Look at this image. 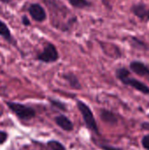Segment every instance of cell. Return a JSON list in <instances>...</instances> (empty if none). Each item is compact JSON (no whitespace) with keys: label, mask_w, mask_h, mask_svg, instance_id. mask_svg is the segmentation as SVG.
Returning a JSON list of instances; mask_svg holds the SVG:
<instances>
[{"label":"cell","mask_w":149,"mask_h":150,"mask_svg":"<svg viewBox=\"0 0 149 150\" xmlns=\"http://www.w3.org/2000/svg\"><path fill=\"white\" fill-rule=\"evenodd\" d=\"M116 77L125 85L126 86H130L132 88H133L134 90L145 94V95H149V87L145 84L144 83H142L141 81L131 77L130 76V70L128 69H126V67H121L116 69L115 72Z\"/></svg>","instance_id":"1"},{"label":"cell","mask_w":149,"mask_h":150,"mask_svg":"<svg viewBox=\"0 0 149 150\" xmlns=\"http://www.w3.org/2000/svg\"><path fill=\"white\" fill-rule=\"evenodd\" d=\"M77 107L83 116V119L86 124V126L93 132L95 133H97L98 132V127H97V122H96V120L93 116V113L90 110V108L85 104L83 103V101L81 100H78L77 103Z\"/></svg>","instance_id":"2"},{"label":"cell","mask_w":149,"mask_h":150,"mask_svg":"<svg viewBox=\"0 0 149 150\" xmlns=\"http://www.w3.org/2000/svg\"><path fill=\"white\" fill-rule=\"evenodd\" d=\"M36 59L45 63L55 62L59 59V52L54 44L47 43L44 47L43 50L36 55Z\"/></svg>","instance_id":"3"},{"label":"cell","mask_w":149,"mask_h":150,"mask_svg":"<svg viewBox=\"0 0 149 150\" xmlns=\"http://www.w3.org/2000/svg\"><path fill=\"white\" fill-rule=\"evenodd\" d=\"M6 105L19 119L23 120L32 119L35 116V112L32 108L25 105L15 103V102H7Z\"/></svg>","instance_id":"4"},{"label":"cell","mask_w":149,"mask_h":150,"mask_svg":"<svg viewBox=\"0 0 149 150\" xmlns=\"http://www.w3.org/2000/svg\"><path fill=\"white\" fill-rule=\"evenodd\" d=\"M28 11L30 16L37 22H44L47 19V12L46 10L42 5L40 4L34 3L29 5L28 7Z\"/></svg>","instance_id":"5"},{"label":"cell","mask_w":149,"mask_h":150,"mask_svg":"<svg viewBox=\"0 0 149 150\" xmlns=\"http://www.w3.org/2000/svg\"><path fill=\"white\" fill-rule=\"evenodd\" d=\"M129 69L140 76L149 78V67L141 61H132L129 64Z\"/></svg>","instance_id":"6"},{"label":"cell","mask_w":149,"mask_h":150,"mask_svg":"<svg viewBox=\"0 0 149 150\" xmlns=\"http://www.w3.org/2000/svg\"><path fill=\"white\" fill-rule=\"evenodd\" d=\"M148 10L149 8L148 7V5L144 3L133 4L130 8V11H132V13L136 18H138L139 19H141V21H144V22H147Z\"/></svg>","instance_id":"7"},{"label":"cell","mask_w":149,"mask_h":150,"mask_svg":"<svg viewBox=\"0 0 149 150\" xmlns=\"http://www.w3.org/2000/svg\"><path fill=\"white\" fill-rule=\"evenodd\" d=\"M129 43L131 47L136 50H139V51H148L149 50V46L148 45V43L136 36H131L129 39Z\"/></svg>","instance_id":"8"},{"label":"cell","mask_w":149,"mask_h":150,"mask_svg":"<svg viewBox=\"0 0 149 150\" xmlns=\"http://www.w3.org/2000/svg\"><path fill=\"white\" fill-rule=\"evenodd\" d=\"M55 122L56 124L63 130L67 131V132H69V131H72L74 127H73V123L70 121L69 119H68L66 116H63V115H60L58 117L55 118Z\"/></svg>","instance_id":"9"},{"label":"cell","mask_w":149,"mask_h":150,"mask_svg":"<svg viewBox=\"0 0 149 150\" xmlns=\"http://www.w3.org/2000/svg\"><path fill=\"white\" fill-rule=\"evenodd\" d=\"M0 36L3 37L9 43H13L14 42V40L12 38V35H11V33L9 27L1 19H0Z\"/></svg>","instance_id":"10"},{"label":"cell","mask_w":149,"mask_h":150,"mask_svg":"<svg viewBox=\"0 0 149 150\" xmlns=\"http://www.w3.org/2000/svg\"><path fill=\"white\" fill-rule=\"evenodd\" d=\"M100 116H101L102 120L108 124H116L118 122V118L116 117V115L110 111L102 110Z\"/></svg>","instance_id":"11"},{"label":"cell","mask_w":149,"mask_h":150,"mask_svg":"<svg viewBox=\"0 0 149 150\" xmlns=\"http://www.w3.org/2000/svg\"><path fill=\"white\" fill-rule=\"evenodd\" d=\"M63 77L73 89H81L80 82L76 77V76L74 75L73 73H67L63 76Z\"/></svg>","instance_id":"12"},{"label":"cell","mask_w":149,"mask_h":150,"mask_svg":"<svg viewBox=\"0 0 149 150\" xmlns=\"http://www.w3.org/2000/svg\"><path fill=\"white\" fill-rule=\"evenodd\" d=\"M69 4L76 9H85L91 6V3L88 0H68Z\"/></svg>","instance_id":"13"},{"label":"cell","mask_w":149,"mask_h":150,"mask_svg":"<svg viewBox=\"0 0 149 150\" xmlns=\"http://www.w3.org/2000/svg\"><path fill=\"white\" fill-rule=\"evenodd\" d=\"M47 146L52 150H65L64 146L56 141H51L47 143Z\"/></svg>","instance_id":"14"},{"label":"cell","mask_w":149,"mask_h":150,"mask_svg":"<svg viewBox=\"0 0 149 150\" xmlns=\"http://www.w3.org/2000/svg\"><path fill=\"white\" fill-rule=\"evenodd\" d=\"M141 144L145 149L149 150V134L145 135L141 140Z\"/></svg>","instance_id":"15"},{"label":"cell","mask_w":149,"mask_h":150,"mask_svg":"<svg viewBox=\"0 0 149 150\" xmlns=\"http://www.w3.org/2000/svg\"><path fill=\"white\" fill-rule=\"evenodd\" d=\"M51 103H52L53 105H54V106L60 108L61 110H66V109H65V108H66L65 105L62 104V103L60 102V101H57V100H51Z\"/></svg>","instance_id":"16"},{"label":"cell","mask_w":149,"mask_h":150,"mask_svg":"<svg viewBox=\"0 0 149 150\" xmlns=\"http://www.w3.org/2000/svg\"><path fill=\"white\" fill-rule=\"evenodd\" d=\"M21 22H22V24H23L24 25H25V26H28V25H31V22H30L28 17L25 16V15L22 16V18H21Z\"/></svg>","instance_id":"17"},{"label":"cell","mask_w":149,"mask_h":150,"mask_svg":"<svg viewBox=\"0 0 149 150\" xmlns=\"http://www.w3.org/2000/svg\"><path fill=\"white\" fill-rule=\"evenodd\" d=\"M7 139V134L4 133V132H2L0 131V144L4 143Z\"/></svg>","instance_id":"18"},{"label":"cell","mask_w":149,"mask_h":150,"mask_svg":"<svg viewBox=\"0 0 149 150\" xmlns=\"http://www.w3.org/2000/svg\"><path fill=\"white\" fill-rule=\"evenodd\" d=\"M102 149L105 150H123L119 148H115V147H112V146H102Z\"/></svg>","instance_id":"19"},{"label":"cell","mask_w":149,"mask_h":150,"mask_svg":"<svg viewBox=\"0 0 149 150\" xmlns=\"http://www.w3.org/2000/svg\"><path fill=\"white\" fill-rule=\"evenodd\" d=\"M141 127L145 130H149V122H143L141 124Z\"/></svg>","instance_id":"20"},{"label":"cell","mask_w":149,"mask_h":150,"mask_svg":"<svg viewBox=\"0 0 149 150\" xmlns=\"http://www.w3.org/2000/svg\"><path fill=\"white\" fill-rule=\"evenodd\" d=\"M1 3H4V4H9L11 2V0H0Z\"/></svg>","instance_id":"21"}]
</instances>
